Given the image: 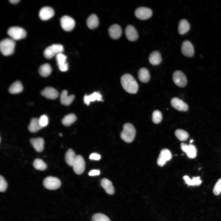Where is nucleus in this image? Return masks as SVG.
<instances>
[{"mask_svg": "<svg viewBox=\"0 0 221 221\" xmlns=\"http://www.w3.org/2000/svg\"><path fill=\"white\" fill-rule=\"evenodd\" d=\"M121 82L122 87L127 92L134 94L137 92L138 84L131 75L126 74L122 76L121 78Z\"/></svg>", "mask_w": 221, "mask_h": 221, "instance_id": "f257e3e1", "label": "nucleus"}, {"mask_svg": "<svg viewBox=\"0 0 221 221\" xmlns=\"http://www.w3.org/2000/svg\"><path fill=\"white\" fill-rule=\"evenodd\" d=\"M136 133V130L134 126L130 123H127L123 126L120 137L125 142L130 143L134 140Z\"/></svg>", "mask_w": 221, "mask_h": 221, "instance_id": "f03ea898", "label": "nucleus"}, {"mask_svg": "<svg viewBox=\"0 0 221 221\" xmlns=\"http://www.w3.org/2000/svg\"><path fill=\"white\" fill-rule=\"evenodd\" d=\"M15 42L12 39L7 38L1 41L0 48L2 54L5 56H10L14 52Z\"/></svg>", "mask_w": 221, "mask_h": 221, "instance_id": "7ed1b4c3", "label": "nucleus"}, {"mask_svg": "<svg viewBox=\"0 0 221 221\" xmlns=\"http://www.w3.org/2000/svg\"><path fill=\"white\" fill-rule=\"evenodd\" d=\"M63 46L60 44H53L48 46L44 50V55L46 58L49 59L64 51Z\"/></svg>", "mask_w": 221, "mask_h": 221, "instance_id": "20e7f679", "label": "nucleus"}, {"mask_svg": "<svg viewBox=\"0 0 221 221\" xmlns=\"http://www.w3.org/2000/svg\"><path fill=\"white\" fill-rule=\"evenodd\" d=\"M8 35L13 40H18L24 38L26 33L23 28L17 26L12 27L7 31Z\"/></svg>", "mask_w": 221, "mask_h": 221, "instance_id": "39448f33", "label": "nucleus"}, {"mask_svg": "<svg viewBox=\"0 0 221 221\" xmlns=\"http://www.w3.org/2000/svg\"><path fill=\"white\" fill-rule=\"evenodd\" d=\"M43 184L45 188L51 190H55L60 186L61 182L57 178L52 176H48L45 178Z\"/></svg>", "mask_w": 221, "mask_h": 221, "instance_id": "423d86ee", "label": "nucleus"}, {"mask_svg": "<svg viewBox=\"0 0 221 221\" xmlns=\"http://www.w3.org/2000/svg\"><path fill=\"white\" fill-rule=\"evenodd\" d=\"M173 79L175 84L180 87H185L187 83L186 76L182 71L180 70L176 71L173 73Z\"/></svg>", "mask_w": 221, "mask_h": 221, "instance_id": "0eeeda50", "label": "nucleus"}, {"mask_svg": "<svg viewBox=\"0 0 221 221\" xmlns=\"http://www.w3.org/2000/svg\"><path fill=\"white\" fill-rule=\"evenodd\" d=\"M74 172L78 175L82 174L85 169V162L83 157L80 155H76L72 165Z\"/></svg>", "mask_w": 221, "mask_h": 221, "instance_id": "6e6552de", "label": "nucleus"}, {"mask_svg": "<svg viewBox=\"0 0 221 221\" xmlns=\"http://www.w3.org/2000/svg\"><path fill=\"white\" fill-rule=\"evenodd\" d=\"M136 17L139 19L145 20L149 19L152 16L153 12L149 8L145 7H140L135 11Z\"/></svg>", "mask_w": 221, "mask_h": 221, "instance_id": "1a4fd4ad", "label": "nucleus"}, {"mask_svg": "<svg viewBox=\"0 0 221 221\" xmlns=\"http://www.w3.org/2000/svg\"><path fill=\"white\" fill-rule=\"evenodd\" d=\"M60 23L62 29L67 31L72 30L75 25L74 20L70 17L66 15L63 16L61 18Z\"/></svg>", "mask_w": 221, "mask_h": 221, "instance_id": "9d476101", "label": "nucleus"}, {"mask_svg": "<svg viewBox=\"0 0 221 221\" xmlns=\"http://www.w3.org/2000/svg\"><path fill=\"white\" fill-rule=\"evenodd\" d=\"M180 148L183 152L186 153L189 158L193 159L196 157L197 150L194 145L190 144L188 145L182 143L180 144Z\"/></svg>", "mask_w": 221, "mask_h": 221, "instance_id": "9b49d317", "label": "nucleus"}, {"mask_svg": "<svg viewBox=\"0 0 221 221\" xmlns=\"http://www.w3.org/2000/svg\"><path fill=\"white\" fill-rule=\"evenodd\" d=\"M172 157V155L170 151L166 149H163L161 151L157 159V164L159 166H163Z\"/></svg>", "mask_w": 221, "mask_h": 221, "instance_id": "f8f14e48", "label": "nucleus"}, {"mask_svg": "<svg viewBox=\"0 0 221 221\" xmlns=\"http://www.w3.org/2000/svg\"><path fill=\"white\" fill-rule=\"evenodd\" d=\"M181 51L182 54L187 57H192L194 54L193 46L192 43L188 40L185 41L182 43Z\"/></svg>", "mask_w": 221, "mask_h": 221, "instance_id": "ddd939ff", "label": "nucleus"}, {"mask_svg": "<svg viewBox=\"0 0 221 221\" xmlns=\"http://www.w3.org/2000/svg\"><path fill=\"white\" fill-rule=\"evenodd\" d=\"M171 104L173 108L180 111H186L188 108L186 103L177 97H174L171 99Z\"/></svg>", "mask_w": 221, "mask_h": 221, "instance_id": "4468645a", "label": "nucleus"}, {"mask_svg": "<svg viewBox=\"0 0 221 221\" xmlns=\"http://www.w3.org/2000/svg\"><path fill=\"white\" fill-rule=\"evenodd\" d=\"M41 95L46 98L55 99L59 96L57 91L52 87H46L41 91Z\"/></svg>", "mask_w": 221, "mask_h": 221, "instance_id": "2eb2a0df", "label": "nucleus"}, {"mask_svg": "<svg viewBox=\"0 0 221 221\" xmlns=\"http://www.w3.org/2000/svg\"><path fill=\"white\" fill-rule=\"evenodd\" d=\"M54 14L53 10L51 7L45 6L42 8L39 12L40 19L43 21L48 20L52 17Z\"/></svg>", "mask_w": 221, "mask_h": 221, "instance_id": "dca6fc26", "label": "nucleus"}, {"mask_svg": "<svg viewBox=\"0 0 221 221\" xmlns=\"http://www.w3.org/2000/svg\"><path fill=\"white\" fill-rule=\"evenodd\" d=\"M103 101L102 96L99 91H95L89 95H85L83 97L84 103L89 105L90 102L96 101Z\"/></svg>", "mask_w": 221, "mask_h": 221, "instance_id": "f3484780", "label": "nucleus"}, {"mask_svg": "<svg viewBox=\"0 0 221 221\" xmlns=\"http://www.w3.org/2000/svg\"><path fill=\"white\" fill-rule=\"evenodd\" d=\"M125 33L127 39L131 41H134L138 38V35L135 28L132 25L127 26L125 30Z\"/></svg>", "mask_w": 221, "mask_h": 221, "instance_id": "a211bd4d", "label": "nucleus"}, {"mask_svg": "<svg viewBox=\"0 0 221 221\" xmlns=\"http://www.w3.org/2000/svg\"><path fill=\"white\" fill-rule=\"evenodd\" d=\"M66 56L62 53H59L56 56L57 65L60 70L62 72H66L68 69V64L66 62Z\"/></svg>", "mask_w": 221, "mask_h": 221, "instance_id": "6ab92c4d", "label": "nucleus"}, {"mask_svg": "<svg viewBox=\"0 0 221 221\" xmlns=\"http://www.w3.org/2000/svg\"><path fill=\"white\" fill-rule=\"evenodd\" d=\"M108 32L109 35L112 38L117 39L121 37L122 31L119 25L115 24L110 27Z\"/></svg>", "mask_w": 221, "mask_h": 221, "instance_id": "aec40b11", "label": "nucleus"}, {"mask_svg": "<svg viewBox=\"0 0 221 221\" xmlns=\"http://www.w3.org/2000/svg\"><path fill=\"white\" fill-rule=\"evenodd\" d=\"M30 142L35 150L38 152H42L44 148V141L41 138H32Z\"/></svg>", "mask_w": 221, "mask_h": 221, "instance_id": "412c9836", "label": "nucleus"}, {"mask_svg": "<svg viewBox=\"0 0 221 221\" xmlns=\"http://www.w3.org/2000/svg\"><path fill=\"white\" fill-rule=\"evenodd\" d=\"M68 91L66 90H64L62 92L60 95V102L63 105L65 106L69 105L73 101L75 98L74 95H68Z\"/></svg>", "mask_w": 221, "mask_h": 221, "instance_id": "4be33fe9", "label": "nucleus"}, {"mask_svg": "<svg viewBox=\"0 0 221 221\" xmlns=\"http://www.w3.org/2000/svg\"><path fill=\"white\" fill-rule=\"evenodd\" d=\"M101 185L107 193L113 195L114 193V188L112 182L109 180L105 178L103 179L101 181Z\"/></svg>", "mask_w": 221, "mask_h": 221, "instance_id": "5701e85b", "label": "nucleus"}, {"mask_svg": "<svg viewBox=\"0 0 221 221\" xmlns=\"http://www.w3.org/2000/svg\"><path fill=\"white\" fill-rule=\"evenodd\" d=\"M138 77L139 80L142 82H148L150 79V75L149 70L145 68H142L138 72Z\"/></svg>", "mask_w": 221, "mask_h": 221, "instance_id": "b1692460", "label": "nucleus"}, {"mask_svg": "<svg viewBox=\"0 0 221 221\" xmlns=\"http://www.w3.org/2000/svg\"><path fill=\"white\" fill-rule=\"evenodd\" d=\"M149 60L152 65H157L161 62V55L158 51H153L150 54L149 57Z\"/></svg>", "mask_w": 221, "mask_h": 221, "instance_id": "393cba45", "label": "nucleus"}, {"mask_svg": "<svg viewBox=\"0 0 221 221\" xmlns=\"http://www.w3.org/2000/svg\"><path fill=\"white\" fill-rule=\"evenodd\" d=\"M190 28V25L188 21L185 19L181 20L179 22L178 30L179 33L183 35L187 33Z\"/></svg>", "mask_w": 221, "mask_h": 221, "instance_id": "a878e982", "label": "nucleus"}, {"mask_svg": "<svg viewBox=\"0 0 221 221\" xmlns=\"http://www.w3.org/2000/svg\"><path fill=\"white\" fill-rule=\"evenodd\" d=\"M76 155L73 150L69 149L65 154V160L66 163L70 166L72 167Z\"/></svg>", "mask_w": 221, "mask_h": 221, "instance_id": "bb28decb", "label": "nucleus"}, {"mask_svg": "<svg viewBox=\"0 0 221 221\" xmlns=\"http://www.w3.org/2000/svg\"><path fill=\"white\" fill-rule=\"evenodd\" d=\"M99 24V20L97 16L95 14L90 15L87 20V24L89 28L94 29L97 27Z\"/></svg>", "mask_w": 221, "mask_h": 221, "instance_id": "cd10ccee", "label": "nucleus"}, {"mask_svg": "<svg viewBox=\"0 0 221 221\" xmlns=\"http://www.w3.org/2000/svg\"><path fill=\"white\" fill-rule=\"evenodd\" d=\"M42 128L39 123L38 119L36 118L31 119L28 127L29 130L32 133L36 132Z\"/></svg>", "mask_w": 221, "mask_h": 221, "instance_id": "c85d7f7f", "label": "nucleus"}, {"mask_svg": "<svg viewBox=\"0 0 221 221\" xmlns=\"http://www.w3.org/2000/svg\"><path fill=\"white\" fill-rule=\"evenodd\" d=\"M23 89V87L21 82L19 81H16L11 85L9 91L11 94H16L21 92Z\"/></svg>", "mask_w": 221, "mask_h": 221, "instance_id": "c756f323", "label": "nucleus"}, {"mask_svg": "<svg viewBox=\"0 0 221 221\" xmlns=\"http://www.w3.org/2000/svg\"><path fill=\"white\" fill-rule=\"evenodd\" d=\"M52 68L49 64L48 63L41 65L39 68V72L40 75L44 77L48 76L51 73Z\"/></svg>", "mask_w": 221, "mask_h": 221, "instance_id": "7c9ffc66", "label": "nucleus"}, {"mask_svg": "<svg viewBox=\"0 0 221 221\" xmlns=\"http://www.w3.org/2000/svg\"><path fill=\"white\" fill-rule=\"evenodd\" d=\"M77 119L76 116L73 114H70L66 115L62 120V124L66 126H70Z\"/></svg>", "mask_w": 221, "mask_h": 221, "instance_id": "2f4dec72", "label": "nucleus"}, {"mask_svg": "<svg viewBox=\"0 0 221 221\" xmlns=\"http://www.w3.org/2000/svg\"><path fill=\"white\" fill-rule=\"evenodd\" d=\"M183 178L186 183L188 185L198 186L202 183V180H200V176L194 177L191 179L188 176L185 175L183 177Z\"/></svg>", "mask_w": 221, "mask_h": 221, "instance_id": "473e14b6", "label": "nucleus"}, {"mask_svg": "<svg viewBox=\"0 0 221 221\" xmlns=\"http://www.w3.org/2000/svg\"><path fill=\"white\" fill-rule=\"evenodd\" d=\"M33 167L36 169L41 171L45 170L47 168L46 164L41 159L37 158L33 163Z\"/></svg>", "mask_w": 221, "mask_h": 221, "instance_id": "72a5a7b5", "label": "nucleus"}, {"mask_svg": "<svg viewBox=\"0 0 221 221\" xmlns=\"http://www.w3.org/2000/svg\"><path fill=\"white\" fill-rule=\"evenodd\" d=\"M175 134L176 138L179 140L182 141H186L189 136V135L187 132L181 129L176 130Z\"/></svg>", "mask_w": 221, "mask_h": 221, "instance_id": "f704fd0d", "label": "nucleus"}, {"mask_svg": "<svg viewBox=\"0 0 221 221\" xmlns=\"http://www.w3.org/2000/svg\"><path fill=\"white\" fill-rule=\"evenodd\" d=\"M162 119V115L161 112L158 110L153 111L152 116V120L153 123L158 124L160 123Z\"/></svg>", "mask_w": 221, "mask_h": 221, "instance_id": "c9c22d12", "label": "nucleus"}, {"mask_svg": "<svg viewBox=\"0 0 221 221\" xmlns=\"http://www.w3.org/2000/svg\"><path fill=\"white\" fill-rule=\"evenodd\" d=\"M92 221H110L107 216L102 213H96L92 217Z\"/></svg>", "mask_w": 221, "mask_h": 221, "instance_id": "e433bc0d", "label": "nucleus"}, {"mask_svg": "<svg viewBox=\"0 0 221 221\" xmlns=\"http://www.w3.org/2000/svg\"><path fill=\"white\" fill-rule=\"evenodd\" d=\"M215 195H219L221 192V178L219 179L215 183L213 190Z\"/></svg>", "mask_w": 221, "mask_h": 221, "instance_id": "4c0bfd02", "label": "nucleus"}, {"mask_svg": "<svg viewBox=\"0 0 221 221\" xmlns=\"http://www.w3.org/2000/svg\"><path fill=\"white\" fill-rule=\"evenodd\" d=\"M38 120L42 128L46 126L48 124V117L45 114L42 115Z\"/></svg>", "mask_w": 221, "mask_h": 221, "instance_id": "58836bf2", "label": "nucleus"}, {"mask_svg": "<svg viewBox=\"0 0 221 221\" xmlns=\"http://www.w3.org/2000/svg\"><path fill=\"white\" fill-rule=\"evenodd\" d=\"M7 184L4 178L2 176H0V191L1 192H4L6 189Z\"/></svg>", "mask_w": 221, "mask_h": 221, "instance_id": "ea45409f", "label": "nucleus"}, {"mask_svg": "<svg viewBox=\"0 0 221 221\" xmlns=\"http://www.w3.org/2000/svg\"><path fill=\"white\" fill-rule=\"evenodd\" d=\"M101 158V156L96 153H93L91 154L89 156V158L91 160L95 161L99 160Z\"/></svg>", "mask_w": 221, "mask_h": 221, "instance_id": "a19ab883", "label": "nucleus"}, {"mask_svg": "<svg viewBox=\"0 0 221 221\" xmlns=\"http://www.w3.org/2000/svg\"><path fill=\"white\" fill-rule=\"evenodd\" d=\"M100 174V171L99 170L93 169L91 170L88 173L89 176H95L99 175Z\"/></svg>", "mask_w": 221, "mask_h": 221, "instance_id": "79ce46f5", "label": "nucleus"}, {"mask_svg": "<svg viewBox=\"0 0 221 221\" xmlns=\"http://www.w3.org/2000/svg\"><path fill=\"white\" fill-rule=\"evenodd\" d=\"M10 2L12 3L16 4L19 2L20 0H9Z\"/></svg>", "mask_w": 221, "mask_h": 221, "instance_id": "37998d69", "label": "nucleus"}, {"mask_svg": "<svg viewBox=\"0 0 221 221\" xmlns=\"http://www.w3.org/2000/svg\"><path fill=\"white\" fill-rule=\"evenodd\" d=\"M59 135L60 137H62L63 136V134L62 133H60L59 134Z\"/></svg>", "mask_w": 221, "mask_h": 221, "instance_id": "c03bdc74", "label": "nucleus"}, {"mask_svg": "<svg viewBox=\"0 0 221 221\" xmlns=\"http://www.w3.org/2000/svg\"><path fill=\"white\" fill-rule=\"evenodd\" d=\"M193 141V140H191V141H190V143H191Z\"/></svg>", "mask_w": 221, "mask_h": 221, "instance_id": "a18cd8bd", "label": "nucleus"}, {"mask_svg": "<svg viewBox=\"0 0 221 221\" xmlns=\"http://www.w3.org/2000/svg\"><path fill=\"white\" fill-rule=\"evenodd\" d=\"M1 141V137H0V142Z\"/></svg>", "mask_w": 221, "mask_h": 221, "instance_id": "49530a36", "label": "nucleus"}]
</instances>
